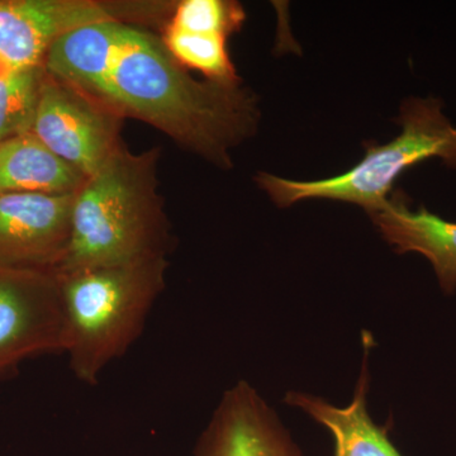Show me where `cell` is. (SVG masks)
<instances>
[{
	"mask_svg": "<svg viewBox=\"0 0 456 456\" xmlns=\"http://www.w3.org/2000/svg\"><path fill=\"white\" fill-rule=\"evenodd\" d=\"M44 66L122 119L151 126L221 169L232 167L230 150L259 122L256 98L241 84L196 79L161 36L121 20L66 33Z\"/></svg>",
	"mask_w": 456,
	"mask_h": 456,
	"instance_id": "obj_1",
	"label": "cell"
},
{
	"mask_svg": "<svg viewBox=\"0 0 456 456\" xmlns=\"http://www.w3.org/2000/svg\"><path fill=\"white\" fill-rule=\"evenodd\" d=\"M160 149L123 146L74 194L71 239L57 273L118 265L167 255L170 224L159 193Z\"/></svg>",
	"mask_w": 456,
	"mask_h": 456,
	"instance_id": "obj_2",
	"label": "cell"
},
{
	"mask_svg": "<svg viewBox=\"0 0 456 456\" xmlns=\"http://www.w3.org/2000/svg\"><path fill=\"white\" fill-rule=\"evenodd\" d=\"M167 255L60 274L66 351L77 380L94 386L142 334L163 293Z\"/></svg>",
	"mask_w": 456,
	"mask_h": 456,
	"instance_id": "obj_3",
	"label": "cell"
},
{
	"mask_svg": "<svg viewBox=\"0 0 456 456\" xmlns=\"http://www.w3.org/2000/svg\"><path fill=\"white\" fill-rule=\"evenodd\" d=\"M397 123L402 132L386 145L367 147L364 159L332 178L299 182L259 173L255 182L281 208L299 200H330L358 204L373 215L388 202L395 180L415 165L440 159L456 167V127L437 98H408Z\"/></svg>",
	"mask_w": 456,
	"mask_h": 456,
	"instance_id": "obj_4",
	"label": "cell"
},
{
	"mask_svg": "<svg viewBox=\"0 0 456 456\" xmlns=\"http://www.w3.org/2000/svg\"><path fill=\"white\" fill-rule=\"evenodd\" d=\"M164 2L97 0H0V77L44 66L53 44L89 23L121 20L131 25L164 20Z\"/></svg>",
	"mask_w": 456,
	"mask_h": 456,
	"instance_id": "obj_5",
	"label": "cell"
},
{
	"mask_svg": "<svg viewBox=\"0 0 456 456\" xmlns=\"http://www.w3.org/2000/svg\"><path fill=\"white\" fill-rule=\"evenodd\" d=\"M122 121L70 84L45 73L32 134L86 178L125 146Z\"/></svg>",
	"mask_w": 456,
	"mask_h": 456,
	"instance_id": "obj_6",
	"label": "cell"
},
{
	"mask_svg": "<svg viewBox=\"0 0 456 456\" xmlns=\"http://www.w3.org/2000/svg\"><path fill=\"white\" fill-rule=\"evenodd\" d=\"M65 351L59 273L0 265V373L31 356Z\"/></svg>",
	"mask_w": 456,
	"mask_h": 456,
	"instance_id": "obj_7",
	"label": "cell"
},
{
	"mask_svg": "<svg viewBox=\"0 0 456 456\" xmlns=\"http://www.w3.org/2000/svg\"><path fill=\"white\" fill-rule=\"evenodd\" d=\"M74 194L0 193V265L57 270L71 239Z\"/></svg>",
	"mask_w": 456,
	"mask_h": 456,
	"instance_id": "obj_8",
	"label": "cell"
},
{
	"mask_svg": "<svg viewBox=\"0 0 456 456\" xmlns=\"http://www.w3.org/2000/svg\"><path fill=\"white\" fill-rule=\"evenodd\" d=\"M193 456H303L275 411L241 380L222 395Z\"/></svg>",
	"mask_w": 456,
	"mask_h": 456,
	"instance_id": "obj_9",
	"label": "cell"
},
{
	"mask_svg": "<svg viewBox=\"0 0 456 456\" xmlns=\"http://www.w3.org/2000/svg\"><path fill=\"white\" fill-rule=\"evenodd\" d=\"M401 191L370 215L383 239L397 254H421L430 261L441 290L456 292V222L426 209H411Z\"/></svg>",
	"mask_w": 456,
	"mask_h": 456,
	"instance_id": "obj_10",
	"label": "cell"
},
{
	"mask_svg": "<svg viewBox=\"0 0 456 456\" xmlns=\"http://www.w3.org/2000/svg\"><path fill=\"white\" fill-rule=\"evenodd\" d=\"M355 393L349 406L338 407L307 393L289 392L285 403L299 408L330 431L335 441L334 456H403L393 445L386 428L375 425L368 411V349Z\"/></svg>",
	"mask_w": 456,
	"mask_h": 456,
	"instance_id": "obj_11",
	"label": "cell"
},
{
	"mask_svg": "<svg viewBox=\"0 0 456 456\" xmlns=\"http://www.w3.org/2000/svg\"><path fill=\"white\" fill-rule=\"evenodd\" d=\"M86 179L32 132L0 141V193L75 194Z\"/></svg>",
	"mask_w": 456,
	"mask_h": 456,
	"instance_id": "obj_12",
	"label": "cell"
},
{
	"mask_svg": "<svg viewBox=\"0 0 456 456\" xmlns=\"http://www.w3.org/2000/svg\"><path fill=\"white\" fill-rule=\"evenodd\" d=\"M161 38L171 55L185 69L200 71L209 82L241 84L228 53V36L183 31L167 25Z\"/></svg>",
	"mask_w": 456,
	"mask_h": 456,
	"instance_id": "obj_13",
	"label": "cell"
},
{
	"mask_svg": "<svg viewBox=\"0 0 456 456\" xmlns=\"http://www.w3.org/2000/svg\"><path fill=\"white\" fill-rule=\"evenodd\" d=\"M45 73L37 66L0 77V141L32 132Z\"/></svg>",
	"mask_w": 456,
	"mask_h": 456,
	"instance_id": "obj_14",
	"label": "cell"
},
{
	"mask_svg": "<svg viewBox=\"0 0 456 456\" xmlns=\"http://www.w3.org/2000/svg\"><path fill=\"white\" fill-rule=\"evenodd\" d=\"M241 4L227 0H183L176 3L167 26L183 31L222 33L230 37L245 20Z\"/></svg>",
	"mask_w": 456,
	"mask_h": 456,
	"instance_id": "obj_15",
	"label": "cell"
}]
</instances>
